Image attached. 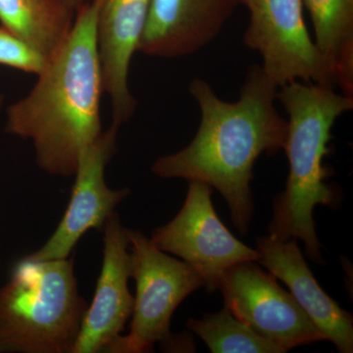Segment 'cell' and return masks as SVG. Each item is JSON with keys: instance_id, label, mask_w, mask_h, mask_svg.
<instances>
[{"instance_id": "6da1fadb", "label": "cell", "mask_w": 353, "mask_h": 353, "mask_svg": "<svg viewBox=\"0 0 353 353\" xmlns=\"http://www.w3.org/2000/svg\"><path fill=\"white\" fill-rule=\"evenodd\" d=\"M278 87L259 65L248 69L238 101H222L206 81L194 79L189 90L201 110L196 136L180 152L158 158V178L185 179L210 185L224 197L234 228L250 231L254 205L250 182L260 155L284 148L288 121L275 106Z\"/></svg>"}, {"instance_id": "7a4b0ae2", "label": "cell", "mask_w": 353, "mask_h": 353, "mask_svg": "<svg viewBox=\"0 0 353 353\" xmlns=\"http://www.w3.org/2000/svg\"><path fill=\"white\" fill-rule=\"evenodd\" d=\"M101 4L94 0L76 13L29 94L7 108L6 132L31 141L37 164L48 175L73 176L81 152L103 132L97 43Z\"/></svg>"}, {"instance_id": "3957f363", "label": "cell", "mask_w": 353, "mask_h": 353, "mask_svg": "<svg viewBox=\"0 0 353 353\" xmlns=\"http://www.w3.org/2000/svg\"><path fill=\"white\" fill-rule=\"evenodd\" d=\"M277 101L289 115L284 150L290 172L284 192L274 201L269 236L303 241L308 257L323 264L313 211L317 205L334 208L338 204V194L326 183L329 174L323 160L334 123L352 110L353 97L296 81L278 88Z\"/></svg>"}, {"instance_id": "277c9868", "label": "cell", "mask_w": 353, "mask_h": 353, "mask_svg": "<svg viewBox=\"0 0 353 353\" xmlns=\"http://www.w3.org/2000/svg\"><path fill=\"white\" fill-rule=\"evenodd\" d=\"M88 306L73 256L23 257L0 288V353H72Z\"/></svg>"}, {"instance_id": "5b68a950", "label": "cell", "mask_w": 353, "mask_h": 353, "mask_svg": "<svg viewBox=\"0 0 353 353\" xmlns=\"http://www.w3.org/2000/svg\"><path fill=\"white\" fill-rule=\"evenodd\" d=\"M132 279L136 296L128 334H120L105 353H145L160 345L164 352H194L192 336H174L171 319L178 306L204 287L199 274L185 262L162 252L139 230L128 229Z\"/></svg>"}, {"instance_id": "8992f818", "label": "cell", "mask_w": 353, "mask_h": 353, "mask_svg": "<svg viewBox=\"0 0 353 353\" xmlns=\"http://www.w3.org/2000/svg\"><path fill=\"white\" fill-rule=\"evenodd\" d=\"M250 11L243 43L262 57L261 69L277 85L296 82L334 88L333 70L309 36L301 0H241Z\"/></svg>"}, {"instance_id": "52a82bcc", "label": "cell", "mask_w": 353, "mask_h": 353, "mask_svg": "<svg viewBox=\"0 0 353 353\" xmlns=\"http://www.w3.org/2000/svg\"><path fill=\"white\" fill-rule=\"evenodd\" d=\"M213 189L190 181L182 208L167 224L153 230L150 240L162 252L180 257L201 276L209 292L219 289L225 272L245 261L259 262L260 253L236 238L218 217Z\"/></svg>"}, {"instance_id": "ba28073f", "label": "cell", "mask_w": 353, "mask_h": 353, "mask_svg": "<svg viewBox=\"0 0 353 353\" xmlns=\"http://www.w3.org/2000/svg\"><path fill=\"white\" fill-rule=\"evenodd\" d=\"M218 290L224 307L285 352L324 341L292 294L272 274L262 271L256 261L230 267Z\"/></svg>"}, {"instance_id": "9c48e42d", "label": "cell", "mask_w": 353, "mask_h": 353, "mask_svg": "<svg viewBox=\"0 0 353 353\" xmlns=\"http://www.w3.org/2000/svg\"><path fill=\"white\" fill-rule=\"evenodd\" d=\"M119 128L111 125L81 152L74 173L75 183L63 217L39 250L28 254L34 260L63 259L72 256L77 243L90 230L101 231L106 221L131 190H113L105 180V170L116 152Z\"/></svg>"}, {"instance_id": "30bf717a", "label": "cell", "mask_w": 353, "mask_h": 353, "mask_svg": "<svg viewBox=\"0 0 353 353\" xmlns=\"http://www.w3.org/2000/svg\"><path fill=\"white\" fill-rule=\"evenodd\" d=\"M101 231V273L72 353L104 352L122 334L134 308V296L129 290L132 266L127 228L115 211Z\"/></svg>"}, {"instance_id": "8fae6325", "label": "cell", "mask_w": 353, "mask_h": 353, "mask_svg": "<svg viewBox=\"0 0 353 353\" xmlns=\"http://www.w3.org/2000/svg\"><path fill=\"white\" fill-rule=\"evenodd\" d=\"M152 0H101L97 43L104 94L111 105L113 126L129 122L138 101L129 85L130 67L150 13Z\"/></svg>"}, {"instance_id": "7c38bea8", "label": "cell", "mask_w": 353, "mask_h": 353, "mask_svg": "<svg viewBox=\"0 0 353 353\" xmlns=\"http://www.w3.org/2000/svg\"><path fill=\"white\" fill-rule=\"evenodd\" d=\"M241 0H152L139 52L178 58L196 53L219 34Z\"/></svg>"}, {"instance_id": "4fadbf2b", "label": "cell", "mask_w": 353, "mask_h": 353, "mask_svg": "<svg viewBox=\"0 0 353 353\" xmlns=\"http://www.w3.org/2000/svg\"><path fill=\"white\" fill-rule=\"evenodd\" d=\"M259 262L276 279L288 285L324 341H331L339 352H353V318L322 290L297 240L279 241L271 236L257 240Z\"/></svg>"}, {"instance_id": "5bb4252c", "label": "cell", "mask_w": 353, "mask_h": 353, "mask_svg": "<svg viewBox=\"0 0 353 353\" xmlns=\"http://www.w3.org/2000/svg\"><path fill=\"white\" fill-rule=\"evenodd\" d=\"M314 28V43L333 70L336 85L353 97V0H301Z\"/></svg>"}, {"instance_id": "9a60e30c", "label": "cell", "mask_w": 353, "mask_h": 353, "mask_svg": "<svg viewBox=\"0 0 353 353\" xmlns=\"http://www.w3.org/2000/svg\"><path fill=\"white\" fill-rule=\"evenodd\" d=\"M76 14L61 0H0V24L50 58L68 36Z\"/></svg>"}, {"instance_id": "2e32d148", "label": "cell", "mask_w": 353, "mask_h": 353, "mask_svg": "<svg viewBox=\"0 0 353 353\" xmlns=\"http://www.w3.org/2000/svg\"><path fill=\"white\" fill-rule=\"evenodd\" d=\"M187 328L213 353H285L283 348L255 333L226 307L201 319L190 318Z\"/></svg>"}, {"instance_id": "e0dca14e", "label": "cell", "mask_w": 353, "mask_h": 353, "mask_svg": "<svg viewBox=\"0 0 353 353\" xmlns=\"http://www.w3.org/2000/svg\"><path fill=\"white\" fill-rule=\"evenodd\" d=\"M48 60L31 43L0 26V65L38 76Z\"/></svg>"}, {"instance_id": "ac0fdd59", "label": "cell", "mask_w": 353, "mask_h": 353, "mask_svg": "<svg viewBox=\"0 0 353 353\" xmlns=\"http://www.w3.org/2000/svg\"><path fill=\"white\" fill-rule=\"evenodd\" d=\"M61 1L63 2L65 6H66L70 11L76 14L82 7L87 6V4L90 3V2L94 1V0H61Z\"/></svg>"}, {"instance_id": "d6986e66", "label": "cell", "mask_w": 353, "mask_h": 353, "mask_svg": "<svg viewBox=\"0 0 353 353\" xmlns=\"http://www.w3.org/2000/svg\"><path fill=\"white\" fill-rule=\"evenodd\" d=\"M3 104H4V97H1V95H0V111H1L2 106H3Z\"/></svg>"}]
</instances>
